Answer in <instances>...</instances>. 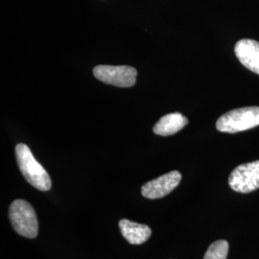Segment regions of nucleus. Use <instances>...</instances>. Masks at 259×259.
I'll use <instances>...</instances> for the list:
<instances>
[{
	"label": "nucleus",
	"mask_w": 259,
	"mask_h": 259,
	"mask_svg": "<svg viewBox=\"0 0 259 259\" xmlns=\"http://www.w3.org/2000/svg\"><path fill=\"white\" fill-rule=\"evenodd\" d=\"M16 157L22 175L30 185L41 191H47L51 188L52 183L47 170L37 162L27 145L18 144Z\"/></svg>",
	"instance_id": "obj_1"
},
{
	"label": "nucleus",
	"mask_w": 259,
	"mask_h": 259,
	"mask_svg": "<svg viewBox=\"0 0 259 259\" xmlns=\"http://www.w3.org/2000/svg\"><path fill=\"white\" fill-rule=\"evenodd\" d=\"M258 125L259 107H246L228 111L216 122L217 130L228 134L244 132Z\"/></svg>",
	"instance_id": "obj_2"
},
{
	"label": "nucleus",
	"mask_w": 259,
	"mask_h": 259,
	"mask_svg": "<svg viewBox=\"0 0 259 259\" xmlns=\"http://www.w3.org/2000/svg\"><path fill=\"white\" fill-rule=\"evenodd\" d=\"M9 217L14 230L26 238L37 237L38 232L37 215L31 204L24 200L14 201L9 208Z\"/></svg>",
	"instance_id": "obj_3"
},
{
	"label": "nucleus",
	"mask_w": 259,
	"mask_h": 259,
	"mask_svg": "<svg viewBox=\"0 0 259 259\" xmlns=\"http://www.w3.org/2000/svg\"><path fill=\"white\" fill-rule=\"evenodd\" d=\"M93 75L103 83L119 88H131L137 82L138 71L128 65H97L93 68Z\"/></svg>",
	"instance_id": "obj_4"
},
{
	"label": "nucleus",
	"mask_w": 259,
	"mask_h": 259,
	"mask_svg": "<svg viewBox=\"0 0 259 259\" xmlns=\"http://www.w3.org/2000/svg\"><path fill=\"white\" fill-rule=\"evenodd\" d=\"M232 190L240 193H250L259 188V160L236 167L229 178Z\"/></svg>",
	"instance_id": "obj_5"
},
{
	"label": "nucleus",
	"mask_w": 259,
	"mask_h": 259,
	"mask_svg": "<svg viewBox=\"0 0 259 259\" xmlns=\"http://www.w3.org/2000/svg\"><path fill=\"white\" fill-rule=\"evenodd\" d=\"M181 181V173L179 171H171L146 183L141 188V193L147 199H160L171 193L180 185Z\"/></svg>",
	"instance_id": "obj_6"
},
{
	"label": "nucleus",
	"mask_w": 259,
	"mask_h": 259,
	"mask_svg": "<svg viewBox=\"0 0 259 259\" xmlns=\"http://www.w3.org/2000/svg\"><path fill=\"white\" fill-rule=\"evenodd\" d=\"M234 52L242 65L259 75V42L244 38L237 41Z\"/></svg>",
	"instance_id": "obj_7"
},
{
	"label": "nucleus",
	"mask_w": 259,
	"mask_h": 259,
	"mask_svg": "<svg viewBox=\"0 0 259 259\" xmlns=\"http://www.w3.org/2000/svg\"><path fill=\"white\" fill-rule=\"evenodd\" d=\"M119 229L123 237L132 245H140L146 242L152 234L148 226L132 222L127 219L119 221Z\"/></svg>",
	"instance_id": "obj_8"
},
{
	"label": "nucleus",
	"mask_w": 259,
	"mask_h": 259,
	"mask_svg": "<svg viewBox=\"0 0 259 259\" xmlns=\"http://www.w3.org/2000/svg\"><path fill=\"white\" fill-rule=\"evenodd\" d=\"M188 124V119L180 112H173L162 116L154 126V133L161 137L176 134Z\"/></svg>",
	"instance_id": "obj_9"
},
{
	"label": "nucleus",
	"mask_w": 259,
	"mask_h": 259,
	"mask_svg": "<svg viewBox=\"0 0 259 259\" xmlns=\"http://www.w3.org/2000/svg\"><path fill=\"white\" fill-rule=\"evenodd\" d=\"M229 253V243L226 240L215 241L204 254V259H227Z\"/></svg>",
	"instance_id": "obj_10"
}]
</instances>
